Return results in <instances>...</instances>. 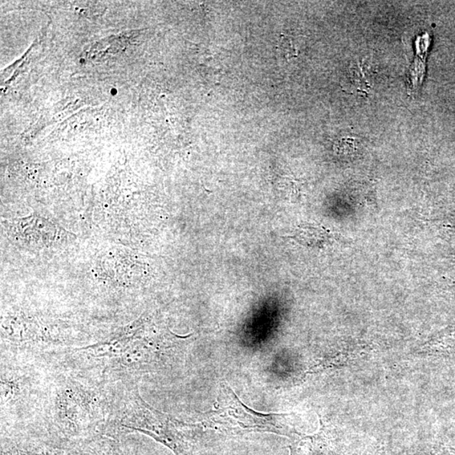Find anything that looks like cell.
Instances as JSON below:
<instances>
[{
  "mask_svg": "<svg viewBox=\"0 0 455 455\" xmlns=\"http://www.w3.org/2000/svg\"><path fill=\"white\" fill-rule=\"evenodd\" d=\"M34 377L17 364L3 363L1 365V411L2 417L19 415L33 399Z\"/></svg>",
  "mask_w": 455,
  "mask_h": 455,
  "instance_id": "3",
  "label": "cell"
},
{
  "mask_svg": "<svg viewBox=\"0 0 455 455\" xmlns=\"http://www.w3.org/2000/svg\"><path fill=\"white\" fill-rule=\"evenodd\" d=\"M112 393L100 386L84 384L75 377H59L44 395L47 418L64 432L80 431L107 424Z\"/></svg>",
  "mask_w": 455,
  "mask_h": 455,
  "instance_id": "1",
  "label": "cell"
},
{
  "mask_svg": "<svg viewBox=\"0 0 455 455\" xmlns=\"http://www.w3.org/2000/svg\"><path fill=\"white\" fill-rule=\"evenodd\" d=\"M287 414L261 413L248 408L229 385L219 388L212 411L205 414V424L232 433L272 432L283 433L288 428Z\"/></svg>",
  "mask_w": 455,
  "mask_h": 455,
  "instance_id": "2",
  "label": "cell"
}]
</instances>
